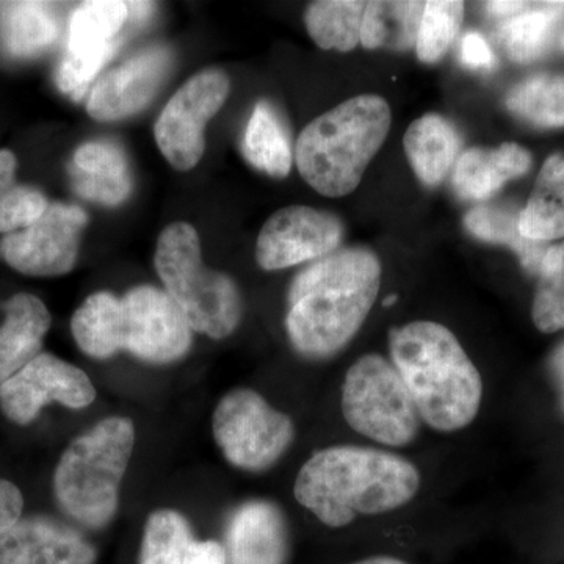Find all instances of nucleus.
Listing matches in <instances>:
<instances>
[{
	"label": "nucleus",
	"mask_w": 564,
	"mask_h": 564,
	"mask_svg": "<svg viewBox=\"0 0 564 564\" xmlns=\"http://www.w3.org/2000/svg\"><path fill=\"white\" fill-rule=\"evenodd\" d=\"M540 280H555L564 278V242L547 247L543 256V261L538 270Z\"/></svg>",
	"instance_id": "nucleus-36"
},
{
	"label": "nucleus",
	"mask_w": 564,
	"mask_h": 564,
	"mask_svg": "<svg viewBox=\"0 0 564 564\" xmlns=\"http://www.w3.org/2000/svg\"><path fill=\"white\" fill-rule=\"evenodd\" d=\"M463 18V2H455V0L425 2L417 43H415L419 61L423 63L440 62L458 35Z\"/></svg>",
	"instance_id": "nucleus-32"
},
{
	"label": "nucleus",
	"mask_w": 564,
	"mask_h": 564,
	"mask_svg": "<svg viewBox=\"0 0 564 564\" xmlns=\"http://www.w3.org/2000/svg\"><path fill=\"white\" fill-rule=\"evenodd\" d=\"M17 169L14 152L0 150V232L3 234L32 225L50 206L39 188L18 184Z\"/></svg>",
	"instance_id": "nucleus-31"
},
{
	"label": "nucleus",
	"mask_w": 564,
	"mask_h": 564,
	"mask_svg": "<svg viewBox=\"0 0 564 564\" xmlns=\"http://www.w3.org/2000/svg\"><path fill=\"white\" fill-rule=\"evenodd\" d=\"M422 477L403 456L334 445L315 452L295 478L296 502L323 525L343 529L359 516L391 513L417 496Z\"/></svg>",
	"instance_id": "nucleus-2"
},
{
	"label": "nucleus",
	"mask_w": 564,
	"mask_h": 564,
	"mask_svg": "<svg viewBox=\"0 0 564 564\" xmlns=\"http://www.w3.org/2000/svg\"><path fill=\"white\" fill-rule=\"evenodd\" d=\"M74 191L88 202L120 206L132 193V174L120 144L93 140L80 144L69 162Z\"/></svg>",
	"instance_id": "nucleus-18"
},
{
	"label": "nucleus",
	"mask_w": 564,
	"mask_h": 564,
	"mask_svg": "<svg viewBox=\"0 0 564 564\" xmlns=\"http://www.w3.org/2000/svg\"><path fill=\"white\" fill-rule=\"evenodd\" d=\"M135 447V425L111 415L66 447L54 473V494L63 513L90 530L113 521L121 484Z\"/></svg>",
	"instance_id": "nucleus-6"
},
{
	"label": "nucleus",
	"mask_w": 564,
	"mask_h": 564,
	"mask_svg": "<svg viewBox=\"0 0 564 564\" xmlns=\"http://www.w3.org/2000/svg\"><path fill=\"white\" fill-rule=\"evenodd\" d=\"M212 433L234 467L262 473L291 448L295 425L261 393L239 388L221 397L212 415Z\"/></svg>",
	"instance_id": "nucleus-9"
},
{
	"label": "nucleus",
	"mask_w": 564,
	"mask_h": 564,
	"mask_svg": "<svg viewBox=\"0 0 564 564\" xmlns=\"http://www.w3.org/2000/svg\"><path fill=\"white\" fill-rule=\"evenodd\" d=\"M351 564H408L403 560L395 558V556H370V558L359 560V562Z\"/></svg>",
	"instance_id": "nucleus-39"
},
{
	"label": "nucleus",
	"mask_w": 564,
	"mask_h": 564,
	"mask_svg": "<svg viewBox=\"0 0 564 564\" xmlns=\"http://www.w3.org/2000/svg\"><path fill=\"white\" fill-rule=\"evenodd\" d=\"M87 225L82 207L51 203L39 220L0 239V259L28 276H63L76 265Z\"/></svg>",
	"instance_id": "nucleus-11"
},
{
	"label": "nucleus",
	"mask_w": 564,
	"mask_h": 564,
	"mask_svg": "<svg viewBox=\"0 0 564 564\" xmlns=\"http://www.w3.org/2000/svg\"><path fill=\"white\" fill-rule=\"evenodd\" d=\"M344 239L339 218L307 206L274 212L259 232L256 261L267 272L318 261L337 251Z\"/></svg>",
	"instance_id": "nucleus-14"
},
{
	"label": "nucleus",
	"mask_w": 564,
	"mask_h": 564,
	"mask_svg": "<svg viewBox=\"0 0 564 564\" xmlns=\"http://www.w3.org/2000/svg\"><path fill=\"white\" fill-rule=\"evenodd\" d=\"M532 317L541 333L564 329V278L540 280L534 293Z\"/></svg>",
	"instance_id": "nucleus-33"
},
{
	"label": "nucleus",
	"mask_w": 564,
	"mask_h": 564,
	"mask_svg": "<svg viewBox=\"0 0 564 564\" xmlns=\"http://www.w3.org/2000/svg\"><path fill=\"white\" fill-rule=\"evenodd\" d=\"M532 166V154L518 143H503L494 150L470 148L455 163V191L464 199L484 202L507 182L524 176Z\"/></svg>",
	"instance_id": "nucleus-21"
},
{
	"label": "nucleus",
	"mask_w": 564,
	"mask_h": 564,
	"mask_svg": "<svg viewBox=\"0 0 564 564\" xmlns=\"http://www.w3.org/2000/svg\"><path fill=\"white\" fill-rule=\"evenodd\" d=\"M128 21V2H87L74 10L68 50L55 73L63 95L73 101L87 95L99 70L121 46L120 33Z\"/></svg>",
	"instance_id": "nucleus-12"
},
{
	"label": "nucleus",
	"mask_w": 564,
	"mask_h": 564,
	"mask_svg": "<svg viewBox=\"0 0 564 564\" xmlns=\"http://www.w3.org/2000/svg\"><path fill=\"white\" fill-rule=\"evenodd\" d=\"M549 370H551L552 380H554L556 393H558L560 404L564 413V344L556 347L549 359Z\"/></svg>",
	"instance_id": "nucleus-37"
},
{
	"label": "nucleus",
	"mask_w": 564,
	"mask_h": 564,
	"mask_svg": "<svg viewBox=\"0 0 564 564\" xmlns=\"http://www.w3.org/2000/svg\"><path fill=\"white\" fill-rule=\"evenodd\" d=\"M170 47L152 46L132 55L93 85L87 111L96 121H118L139 113L161 90L172 68Z\"/></svg>",
	"instance_id": "nucleus-15"
},
{
	"label": "nucleus",
	"mask_w": 564,
	"mask_h": 564,
	"mask_svg": "<svg viewBox=\"0 0 564 564\" xmlns=\"http://www.w3.org/2000/svg\"><path fill=\"white\" fill-rule=\"evenodd\" d=\"M229 90L228 74L209 68L174 93L154 126L155 143L174 169L188 172L202 161L207 122L225 106Z\"/></svg>",
	"instance_id": "nucleus-10"
},
{
	"label": "nucleus",
	"mask_w": 564,
	"mask_h": 564,
	"mask_svg": "<svg viewBox=\"0 0 564 564\" xmlns=\"http://www.w3.org/2000/svg\"><path fill=\"white\" fill-rule=\"evenodd\" d=\"M519 215L513 207H475L464 218L467 231L484 242L505 245L519 256L522 267L530 273L540 270L547 247L545 243L525 239L519 229Z\"/></svg>",
	"instance_id": "nucleus-29"
},
{
	"label": "nucleus",
	"mask_w": 564,
	"mask_h": 564,
	"mask_svg": "<svg viewBox=\"0 0 564 564\" xmlns=\"http://www.w3.org/2000/svg\"><path fill=\"white\" fill-rule=\"evenodd\" d=\"M462 61L467 68L491 69L496 58L489 44L477 32L466 33L462 44Z\"/></svg>",
	"instance_id": "nucleus-35"
},
{
	"label": "nucleus",
	"mask_w": 564,
	"mask_h": 564,
	"mask_svg": "<svg viewBox=\"0 0 564 564\" xmlns=\"http://www.w3.org/2000/svg\"><path fill=\"white\" fill-rule=\"evenodd\" d=\"M139 564H228V556L218 541L196 540L184 516L162 508L144 525Z\"/></svg>",
	"instance_id": "nucleus-19"
},
{
	"label": "nucleus",
	"mask_w": 564,
	"mask_h": 564,
	"mask_svg": "<svg viewBox=\"0 0 564 564\" xmlns=\"http://www.w3.org/2000/svg\"><path fill=\"white\" fill-rule=\"evenodd\" d=\"M0 326V386L9 381L32 359L43 352V343L51 328L46 304L32 293H17L3 303Z\"/></svg>",
	"instance_id": "nucleus-20"
},
{
	"label": "nucleus",
	"mask_w": 564,
	"mask_h": 564,
	"mask_svg": "<svg viewBox=\"0 0 564 564\" xmlns=\"http://www.w3.org/2000/svg\"><path fill=\"white\" fill-rule=\"evenodd\" d=\"M229 564H285L289 530L280 507L248 500L229 516L225 545Z\"/></svg>",
	"instance_id": "nucleus-17"
},
{
	"label": "nucleus",
	"mask_w": 564,
	"mask_h": 564,
	"mask_svg": "<svg viewBox=\"0 0 564 564\" xmlns=\"http://www.w3.org/2000/svg\"><path fill=\"white\" fill-rule=\"evenodd\" d=\"M391 118V107L377 95L355 96L315 118L296 141L303 180L329 198L350 195L383 147Z\"/></svg>",
	"instance_id": "nucleus-5"
},
{
	"label": "nucleus",
	"mask_w": 564,
	"mask_h": 564,
	"mask_svg": "<svg viewBox=\"0 0 564 564\" xmlns=\"http://www.w3.org/2000/svg\"><path fill=\"white\" fill-rule=\"evenodd\" d=\"M95 545L65 522L33 514L0 533V564H96Z\"/></svg>",
	"instance_id": "nucleus-16"
},
{
	"label": "nucleus",
	"mask_w": 564,
	"mask_h": 564,
	"mask_svg": "<svg viewBox=\"0 0 564 564\" xmlns=\"http://www.w3.org/2000/svg\"><path fill=\"white\" fill-rule=\"evenodd\" d=\"M58 25L50 7L39 2L11 3L0 21V39L13 57L31 58L50 50Z\"/></svg>",
	"instance_id": "nucleus-27"
},
{
	"label": "nucleus",
	"mask_w": 564,
	"mask_h": 564,
	"mask_svg": "<svg viewBox=\"0 0 564 564\" xmlns=\"http://www.w3.org/2000/svg\"><path fill=\"white\" fill-rule=\"evenodd\" d=\"M395 300H397V296L392 295L391 299L386 300L384 306H388V304H392L393 302H395Z\"/></svg>",
	"instance_id": "nucleus-40"
},
{
	"label": "nucleus",
	"mask_w": 564,
	"mask_h": 564,
	"mask_svg": "<svg viewBox=\"0 0 564 564\" xmlns=\"http://www.w3.org/2000/svg\"><path fill=\"white\" fill-rule=\"evenodd\" d=\"M508 110L538 128L564 126V74H538L516 85Z\"/></svg>",
	"instance_id": "nucleus-30"
},
{
	"label": "nucleus",
	"mask_w": 564,
	"mask_h": 564,
	"mask_svg": "<svg viewBox=\"0 0 564 564\" xmlns=\"http://www.w3.org/2000/svg\"><path fill=\"white\" fill-rule=\"evenodd\" d=\"M380 288V259L366 248L315 261L289 289L285 329L293 348L304 358H332L362 328Z\"/></svg>",
	"instance_id": "nucleus-1"
},
{
	"label": "nucleus",
	"mask_w": 564,
	"mask_h": 564,
	"mask_svg": "<svg viewBox=\"0 0 564 564\" xmlns=\"http://www.w3.org/2000/svg\"><path fill=\"white\" fill-rule=\"evenodd\" d=\"M366 7L362 0H322L307 7L304 24L322 50L350 52L361 43Z\"/></svg>",
	"instance_id": "nucleus-28"
},
{
	"label": "nucleus",
	"mask_w": 564,
	"mask_h": 564,
	"mask_svg": "<svg viewBox=\"0 0 564 564\" xmlns=\"http://www.w3.org/2000/svg\"><path fill=\"white\" fill-rule=\"evenodd\" d=\"M389 350L430 429L455 433L477 419L484 380L451 329L432 321L406 323L389 333Z\"/></svg>",
	"instance_id": "nucleus-3"
},
{
	"label": "nucleus",
	"mask_w": 564,
	"mask_h": 564,
	"mask_svg": "<svg viewBox=\"0 0 564 564\" xmlns=\"http://www.w3.org/2000/svg\"><path fill=\"white\" fill-rule=\"evenodd\" d=\"M95 400L91 378L80 367L46 351L0 386V410L17 425H31L50 403L84 410Z\"/></svg>",
	"instance_id": "nucleus-13"
},
{
	"label": "nucleus",
	"mask_w": 564,
	"mask_h": 564,
	"mask_svg": "<svg viewBox=\"0 0 564 564\" xmlns=\"http://www.w3.org/2000/svg\"><path fill=\"white\" fill-rule=\"evenodd\" d=\"M562 47H563V51H564V33L562 35Z\"/></svg>",
	"instance_id": "nucleus-41"
},
{
	"label": "nucleus",
	"mask_w": 564,
	"mask_h": 564,
	"mask_svg": "<svg viewBox=\"0 0 564 564\" xmlns=\"http://www.w3.org/2000/svg\"><path fill=\"white\" fill-rule=\"evenodd\" d=\"M77 347L93 359L122 350L150 364H172L191 351L193 329L169 293L137 285L122 296L96 292L70 318Z\"/></svg>",
	"instance_id": "nucleus-4"
},
{
	"label": "nucleus",
	"mask_w": 564,
	"mask_h": 564,
	"mask_svg": "<svg viewBox=\"0 0 564 564\" xmlns=\"http://www.w3.org/2000/svg\"><path fill=\"white\" fill-rule=\"evenodd\" d=\"M343 414L351 430L386 447H406L421 430L413 397L381 355L361 356L345 375Z\"/></svg>",
	"instance_id": "nucleus-8"
},
{
	"label": "nucleus",
	"mask_w": 564,
	"mask_h": 564,
	"mask_svg": "<svg viewBox=\"0 0 564 564\" xmlns=\"http://www.w3.org/2000/svg\"><path fill=\"white\" fill-rule=\"evenodd\" d=\"M529 6L530 2H489L486 3V10L494 14V17L505 18V20H507V18L521 13V11H524Z\"/></svg>",
	"instance_id": "nucleus-38"
},
{
	"label": "nucleus",
	"mask_w": 564,
	"mask_h": 564,
	"mask_svg": "<svg viewBox=\"0 0 564 564\" xmlns=\"http://www.w3.org/2000/svg\"><path fill=\"white\" fill-rule=\"evenodd\" d=\"M247 161L259 172L282 180L292 170V144L276 111L267 101L256 104L243 137Z\"/></svg>",
	"instance_id": "nucleus-26"
},
{
	"label": "nucleus",
	"mask_w": 564,
	"mask_h": 564,
	"mask_svg": "<svg viewBox=\"0 0 564 564\" xmlns=\"http://www.w3.org/2000/svg\"><path fill=\"white\" fill-rule=\"evenodd\" d=\"M24 510L21 489L9 480L0 478V533L17 524Z\"/></svg>",
	"instance_id": "nucleus-34"
},
{
	"label": "nucleus",
	"mask_w": 564,
	"mask_h": 564,
	"mask_svg": "<svg viewBox=\"0 0 564 564\" xmlns=\"http://www.w3.org/2000/svg\"><path fill=\"white\" fill-rule=\"evenodd\" d=\"M563 17L564 2H543L530 3L521 13L507 18L500 25L499 39L508 57L519 63L543 57Z\"/></svg>",
	"instance_id": "nucleus-25"
},
{
	"label": "nucleus",
	"mask_w": 564,
	"mask_h": 564,
	"mask_svg": "<svg viewBox=\"0 0 564 564\" xmlns=\"http://www.w3.org/2000/svg\"><path fill=\"white\" fill-rule=\"evenodd\" d=\"M519 229L533 242L545 243L564 237V155H551L545 161L519 215Z\"/></svg>",
	"instance_id": "nucleus-23"
},
{
	"label": "nucleus",
	"mask_w": 564,
	"mask_h": 564,
	"mask_svg": "<svg viewBox=\"0 0 564 564\" xmlns=\"http://www.w3.org/2000/svg\"><path fill=\"white\" fill-rule=\"evenodd\" d=\"M154 265L163 291L180 307L193 332L210 339L231 336L242 321V296L228 274L207 269L198 232L172 223L159 236Z\"/></svg>",
	"instance_id": "nucleus-7"
},
{
	"label": "nucleus",
	"mask_w": 564,
	"mask_h": 564,
	"mask_svg": "<svg viewBox=\"0 0 564 564\" xmlns=\"http://www.w3.org/2000/svg\"><path fill=\"white\" fill-rule=\"evenodd\" d=\"M403 147L415 176L429 187H436L455 165L462 139L451 121L440 115H425L408 128Z\"/></svg>",
	"instance_id": "nucleus-22"
},
{
	"label": "nucleus",
	"mask_w": 564,
	"mask_h": 564,
	"mask_svg": "<svg viewBox=\"0 0 564 564\" xmlns=\"http://www.w3.org/2000/svg\"><path fill=\"white\" fill-rule=\"evenodd\" d=\"M425 2L373 0L364 11L361 44L366 50L408 51L417 43Z\"/></svg>",
	"instance_id": "nucleus-24"
}]
</instances>
